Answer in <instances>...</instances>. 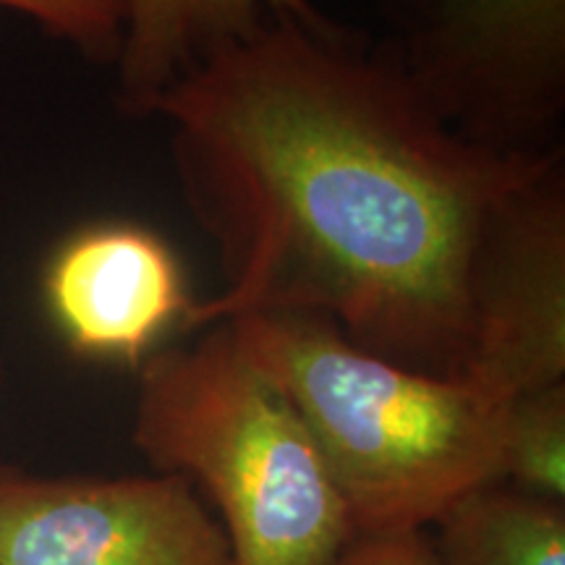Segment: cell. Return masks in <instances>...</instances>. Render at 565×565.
<instances>
[{
    "mask_svg": "<svg viewBox=\"0 0 565 565\" xmlns=\"http://www.w3.org/2000/svg\"><path fill=\"white\" fill-rule=\"evenodd\" d=\"M228 324L307 424L356 534L427 529L469 492L503 482L508 401L356 349L320 315L254 312Z\"/></svg>",
    "mask_w": 565,
    "mask_h": 565,
    "instance_id": "cell-2",
    "label": "cell"
},
{
    "mask_svg": "<svg viewBox=\"0 0 565 565\" xmlns=\"http://www.w3.org/2000/svg\"><path fill=\"white\" fill-rule=\"evenodd\" d=\"M387 38L422 103L498 154L561 150L565 0H385Z\"/></svg>",
    "mask_w": 565,
    "mask_h": 565,
    "instance_id": "cell-4",
    "label": "cell"
},
{
    "mask_svg": "<svg viewBox=\"0 0 565 565\" xmlns=\"http://www.w3.org/2000/svg\"><path fill=\"white\" fill-rule=\"evenodd\" d=\"M0 565H236L186 477H38L0 463Z\"/></svg>",
    "mask_w": 565,
    "mask_h": 565,
    "instance_id": "cell-6",
    "label": "cell"
},
{
    "mask_svg": "<svg viewBox=\"0 0 565 565\" xmlns=\"http://www.w3.org/2000/svg\"><path fill=\"white\" fill-rule=\"evenodd\" d=\"M134 445L223 515L236 565H330L356 529L328 463L228 322L139 366Z\"/></svg>",
    "mask_w": 565,
    "mask_h": 565,
    "instance_id": "cell-3",
    "label": "cell"
},
{
    "mask_svg": "<svg viewBox=\"0 0 565 565\" xmlns=\"http://www.w3.org/2000/svg\"><path fill=\"white\" fill-rule=\"evenodd\" d=\"M0 6L32 17L51 38L71 42L89 61H118L126 0H0Z\"/></svg>",
    "mask_w": 565,
    "mask_h": 565,
    "instance_id": "cell-11",
    "label": "cell"
},
{
    "mask_svg": "<svg viewBox=\"0 0 565 565\" xmlns=\"http://www.w3.org/2000/svg\"><path fill=\"white\" fill-rule=\"evenodd\" d=\"M330 565H440L427 529L359 534Z\"/></svg>",
    "mask_w": 565,
    "mask_h": 565,
    "instance_id": "cell-12",
    "label": "cell"
},
{
    "mask_svg": "<svg viewBox=\"0 0 565 565\" xmlns=\"http://www.w3.org/2000/svg\"><path fill=\"white\" fill-rule=\"evenodd\" d=\"M47 317L74 356L139 370L192 307L171 244L137 223L79 228L47 259Z\"/></svg>",
    "mask_w": 565,
    "mask_h": 565,
    "instance_id": "cell-7",
    "label": "cell"
},
{
    "mask_svg": "<svg viewBox=\"0 0 565 565\" xmlns=\"http://www.w3.org/2000/svg\"><path fill=\"white\" fill-rule=\"evenodd\" d=\"M0 380H3V366H0Z\"/></svg>",
    "mask_w": 565,
    "mask_h": 565,
    "instance_id": "cell-13",
    "label": "cell"
},
{
    "mask_svg": "<svg viewBox=\"0 0 565 565\" xmlns=\"http://www.w3.org/2000/svg\"><path fill=\"white\" fill-rule=\"evenodd\" d=\"M270 19L335 24L312 0H126L118 105L134 118H147L162 92L204 55L249 38Z\"/></svg>",
    "mask_w": 565,
    "mask_h": 565,
    "instance_id": "cell-8",
    "label": "cell"
},
{
    "mask_svg": "<svg viewBox=\"0 0 565 565\" xmlns=\"http://www.w3.org/2000/svg\"><path fill=\"white\" fill-rule=\"evenodd\" d=\"M503 484L565 503V383L519 393L505 404Z\"/></svg>",
    "mask_w": 565,
    "mask_h": 565,
    "instance_id": "cell-10",
    "label": "cell"
},
{
    "mask_svg": "<svg viewBox=\"0 0 565 565\" xmlns=\"http://www.w3.org/2000/svg\"><path fill=\"white\" fill-rule=\"evenodd\" d=\"M223 291L183 328L254 312L320 315L356 349L466 380L469 263L494 204L547 154L450 131L387 42L270 19L152 105Z\"/></svg>",
    "mask_w": 565,
    "mask_h": 565,
    "instance_id": "cell-1",
    "label": "cell"
},
{
    "mask_svg": "<svg viewBox=\"0 0 565 565\" xmlns=\"http://www.w3.org/2000/svg\"><path fill=\"white\" fill-rule=\"evenodd\" d=\"M469 383L498 401L565 383L563 147L487 215L469 263Z\"/></svg>",
    "mask_w": 565,
    "mask_h": 565,
    "instance_id": "cell-5",
    "label": "cell"
},
{
    "mask_svg": "<svg viewBox=\"0 0 565 565\" xmlns=\"http://www.w3.org/2000/svg\"><path fill=\"white\" fill-rule=\"evenodd\" d=\"M433 526L440 565H565V503L511 484L469 492Z\"/></svg>",
    "mask_w": 565,
    "mask_h": 565,
    "instance_id": "cell-9",
    "label": "cell"
}]
</instances>
